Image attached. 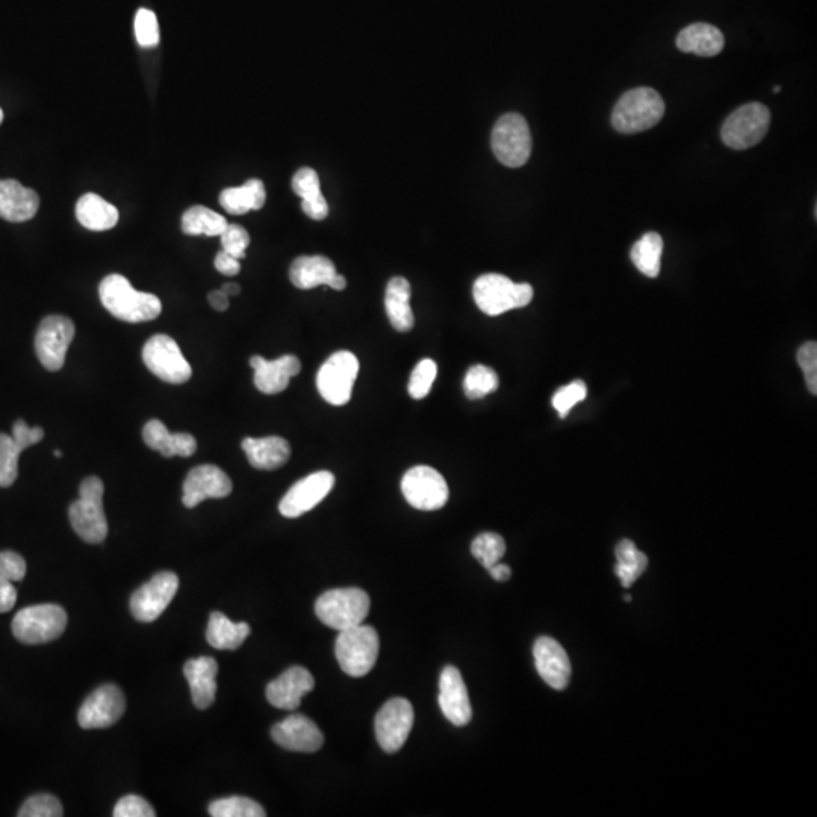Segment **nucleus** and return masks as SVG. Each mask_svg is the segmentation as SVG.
Returning a JSON list of instances; mask_svg holds the SVG:
<instances>
[{
  "label": "nucleus",
  "instance_id": "nucleus-1",
  "mask_svg": "<svg viewBox=\"0 0 817 817\" xmlns=\"http://www.w3.org/2000/svg\"><path fill=\"white\" fill-rule=\"evenodd\" d=\"M100 302L106 311L126 323H144L161 315V300L155 294L140 293L122 274H109L99 286Z\"/></svg>",
  "mask_w": 817,
  "mask_h": 817
},
{
  "label": "nucleus",
  "instance_id": "nucleus-2",
  "mask_svg": "<svg viewBox=\"0 0 817 817\" xmlns=\"http://www.w3.org/2000/svg\"><path fill=\"white\" fill-rule=\"evenodd\" d=\"M665 102L653 88L627 91L612 112V126L619 134L633 135L654 128L665 115Z\"/></svg>",
  "mask_w": 817,
  "mask_h": 817
},
{
  "label": "nucleus",
  "instance_id": "nucleus-3",
  "mask_svg": "<svg viewBox=\"0 0 817 817\" xmlns=\"http://www.w3.org/2000/svg\"><path fill=\"white\" fill-rule=\"evenodd\" d=\"M473 296L483 314L497 317L530 305L535 291L530 283H515L503 274L489 273L476 280Z\"/></svg>",
  "mask_w": 817,
  "mask_h": 817
},
{
  "label": "nucleus",
  "instance_id": "nucleus-4",
  "mask_svg": "<svg viewBox=\"0 0 817 817\" xmlns=\"http://www.w3.org/2000/svg\"><path fill=\"white\" fill-rule=\"evenodd\" d=\"M105 486L99 477H88L79 488V500L70 506L73 530L82 541L100 544L108 536V521L103 510Z\"/></svg>",
  "mask_w": 817,
  "mask_h": 817
},
{
  "label": "nucleus",
  "instance_id": "nucleus-5",
  "mask_svg": "<svg viewBox=\"0 0 817 817\" xmlns=\"http://www.w3.org/2000/svg\"><path fill=\"white\" fill-rule=\"evenodd\" d=\"M380 639L377 631L368 625L339 631L335 642V656L345 674L353 678L365 677L376 665Z\"/></svg>",
  "mask_w": 817,
  "mask_h": 817
},
{
  "label": "nucleus",
  "instance_id": "nucleus-6",
  "mask_svg": "<svg viewBox=\"0 0 817 817\" xmlns=\"http://www.w3.org/2000/svg\"><path fill=\"white\" fill-rule=\"evenodd\" d=\"M370 606V597L362 589H333L318 598L315 613L324 625L342 631L364 624Z\"/></svg>",
  "mask_w": 817,
  "mask_h": 817
},
{
  "label": "nucleus",
  "instance_id": "nucleus-7",
  "mask_svg": "<svg viewBox=\"0 0 817 817\" xmlns=\"http://www.w3.org/2000/svg\"><path fill=\"white\" fill-rule=\"evenodd\" d=\"M66 610L56 604H38L20 610L13 619V633L26 645H40L58 639L67 627Z\"/></svg>",
  "mask_w": 817,
  "mask_h": 817
},
{
  "label": "nucleus",
  "instance_id": "nucleus-8",
  "mask_svg": "<svg viewBox=\"0 0 817 817\" xmlns=\"http://www.w3.org/2000/svg\"><path fill=\"white\" fill-rule=\"evenodd\" d=\"M491 146L495 158L506 167L519 168L527 164L533 147L529 123L516 112L503 115L492 129Z\"/></svg>",
  "mask_w": 817,
  "mask_h": 817
},
{
  "label": "nucleus",
  "instance_id": "nucleus-9",
  "mask_svg": "<svg viewBox=\"0 0 817 817\" xmlns=\"http://www.w3.org/2000/svg\"><path fill=\"white\" fill-rule=\"evenodd\" d=\"M769 125L771 112L763 103H746L725 120L721 131L722 141L730 149H751L766 137Z\"/></svg>",
  "mask_w": 817,
  "mask_h": 817
},
{
  "label": "nucleus",
  "instance_id": "nucleus-10",
  "mask_svg": "<svg viewBox=\"0 0 817 817\" xmlns=\"http://www.w3.org/2000/svg\"><path fill=\"white\" fill-rule=\"evenodd\" d=\"M143 362L150 373L171 385H182L193 376V368L185 359L178 342L168 335H155L146 342Z\"/></svg>",
  "mask_w": 817,
  "mask_h": 817
},
{
  "label": "nucleus",
  "instance_id": "nucleus-11",
  "mask_svg": "<svg viewBox=\"0 0 817 817\" xmlns=\"http://www.w3.org/2000/svg\"><path fill=\"white\" fill-rule=\"evenodd\" d=\"M358 374V358L347 350L336 352L318 371V392L332 406H344L352 398Z\"/></svg>",
  "mask_w": 817,
  "mask_h": 817
},
{
  "label": "nucleus",
  "instance_id": "nucleus-12",
  "mask_svg": "<svg viewBox=\"0 0 817 817\" xmlns=\"http://www.w3.org/2000/svg\"><path fill=\"white\" fill-rule=\"evenodd\" d=\"M75 323L63 315H49L35 333V353L46 370L60 371L75 338Z\"/></svg>",
  "mask_w": 817,
  "mask_h": 817
},
{
  "label": "nucleus",
  "instance_id": "nucleus-13",
  "mask_svg": "<svg viewBox=\"0 0 817 817\" xmlns=\"http://www.w3.org/2000/svg\"><path fill=\"white\" fill-rule=\"evenodd\" d=\"M401 492L414 509L439 510L447 504L450 489L441 473L432 466H414L401 480Z\"/></svg>",
  "mask_w": 817,
  "mask_h": 817
},
{
  "label": "nucleus",
  "instance_id": "nucleus-14",
  "mask_svg": "<svg viewBox=\"0 0 817 817\" xmlns=\"http://www.w3.org/2000/svg\"><path fill=\"white\" fill-rule=\"evenodd\" d=\"M414 707L404 698H392L379 710L374 722L377 742L389 754L400 751L414 727Z\"/></svg>",
  "mask_w": 817,
  "mask_h": 817
},
{
  "label": "nucleus",
  "instance_id": "nucleus-15",
  "mask_svg": "<svg viewBox=\"0 0 817 817\" xmlns=\"http://www.w3.org/2000/svg\"><path fill=\"white\" fill-rule=\"evenodd\" d=\"M178 589V575L170 571L159 572L132 595V615L137 621H156L165 612Z\"/></svg>",
  "mask_w": 817,
  "mask_h": 817
},
{
  "label": "nucleus",
  "instance_id": "nucleus-16",
  "mask_svg": "<svg viewBox=\"0 0 817 817\" xmlns=\"http://www.w3.org/2000/svg\"><path fill=\"white\" fill-rule=\"evenodd\" d=\"M125 710L122 690L114 684H103L85 699L79 709L78 722L84 730L108 728L125 715Z\"/></svg>",
  "mask_w": 817,
  "mask_h": 817
},
{
  "label": "nucleus",
  "instance_id": "nucleus-17",
  "mask_svg": "<svg viewBox=\"0 0 817 817\" xmlns=\"http://www.w3.org/2000/svg\"><path fill=\"white\" fill-rule=\"evenodd\" d=\"M335 486V476L329 471H318L299 480L286 492L279 504L280 513L285 518H299L317 507Z\"/></svg>",
  "mask_w": 817,
  "mask_h": 817
},
{
  "label": "nucleus",
  "instance_id": "nucleus-18",
  "mask_svg": "<svg viewBox=\"0 0 817 817\" xmlns=\"http://www.w3.org/2000/svg\"><path fill=\"white\" fill-rule=\"evenodd\" d=\"M232 489V480L218 466H196L185 479L182 501L185 507L193 509L209 498L227 497Z\"/></svg>",
  "mask_w": 817,
  "mask_h": 817
},
{
  "label": "nucleus",
  "instance_id": "nucleus-19",
  "mask_svg": "<svg viewBox=\"0 0 817 817\" xmlns=\"http://www.w3.org/2000/svg\"><path fill=\"white\" fill-rule=\"evenodd\" d=\"M439 707L445 718L456 725L465 727L473 719L470 696L459 669L445 666L439 680Z\"/></svg>",
  "mask_w": 817,
  "mask_h": 817
},
{
  "label": "nucleus",
  "instance_id": "nucleus-20",
  "mask_svg": "<svg viewBox=\"0 0 817 817\" xmlns=\"http://www.w3.org/2000/svg\"><path fill=\"white\" fill-rule=\"evenodd\" d=\"M314 687V675L303 666H293L268 684V703L280 710L299 709L303 696L312 692Z\"/></svg>",
  "mask_w": 817,
  "mask_h": 817
},
{
  "label": "nucleus",
  "instance_id": "nucleus-21",
  "mask_svg": "<svg viewBox=\"0 0 817 817\" xmlns=\"http://www.w3.org/2000/svg\"><path fill=\"white\" fill-rule=\"evenodd\" d=\"M271 737L288 751L317 752L324 745V736L314 721L305 715H291L274 725Z\"/></svg>",
  "mask_w": 817,
  "mask_h": 817
},
{
  "label": "nucleus",
  "instance_id": "nucleus-22",
  "mask_svg": "<svg viewBox=\"0 0 817 817\" xmlns=\"http://www.w3.org/2000/svg\"><path fill=\"white\" fill-rule=\"evenodd\" d=\"M536 669L542 680L556 690H563L571 680V662L562 645L551 637H539L535 648Z\"/></svg>",
  "mask_w": 817,
  "mask_h": 817
},
{
  "label": "nucleus",
  "instance_id": "nucleus-23",
  "mask_svg": "<svg viewBox=\"0 0 817 817\" xmlns=\"http://www.w3.org/2000/svg\"><path fill=\"white\" fill-rule=\"evenodd\" d=\"M250 367L255 370V385L262 394L274 395L285 391L293 377L299 376L302 370L299 358L293 355L280 356L274 361H267L261 356L250 359Z\"/></svg>",
  "mask_w": 817,
  "mask_h": 817
},
{
  "label": "nucleus",
  "instance_id": "nucleus-24",
  "mask_svg": "<svg viewBox=\"0 0 817 817\" xmlns=\"http://www.w3.org/2000/svg\"><path fill=\"white\" fill-rule=\"evenodd\" d=\"M40 208V197L13 179L0 181V218L11 223L31 220Z\"/></svg>",
  "mask_w": 817,
  "mask_h": 817
},
{
  "label": "nucleus",
  "instance_id": "nucleus-25",
  "mask_svg": "<svg viewBox=\"0 0 817 817\" xmlns=\"http://www.w3.org/2000/svg\"><path fill=\"white\" fill-rule=\"evenodd\" d=\"M184 674L191 687V696L197 709L211 707L217 693L218 665L212 657H199L185 663Z\"/></svg>",
  "mask_w": 817,
  "mask_h": 817
},
{
  "label": "nucleus",
  "instance_id": "nucleus-26",
  "mask_svg": "<svg viewBox=\"0 0 817 817\" xmlns=\"http://www.w3.org/2000/svg\"><path fill=\"white\" fill-rule=\"evenodd\" d=\"M250 465L256 470L273 471L285 465L291 456V447L280 436L267 438H246L241 444Z\"/></svg>",
  "mask_w": 817,
  "mask_h": 817
},
{
  "label": "nucleus",
  "instance_id": "nucleus-27",
  "mask_svg": "<svg viewBox=\"0 0 817 817\" xmlns=\"http://www.w3.org/2000/svg\"><path fill=\"white\" fill-rule=\"evenodd\" d=\"M143 439L147 447L159 451L164 457H190L196 453L197 441L190 433H170L164 423L150 420L144 426Z\"/></svg>",
  "mask_w": 817,
  "mask_h": 817
},
{
  "label": "nucleus",
  "instance_id": "nucleus-28",
  "mask_svg": "<svg viewBox=\"0 0 817 817\" xmlns=\"http://www.w3.org/2000/svg\"><path fill=\"white\" fill-rule=\"evenodd\" d=\"M412 289L404 277H392L386 286V315L397 332H411L415 326V315L411 308Z\"/></svg>",
  "mask_w": 817,
  "mask_h": 817
},
{
  "label": "nucleus",
  "instance_id": "nucleus-29",
  "mask_svg": "<svg viewBox=\"0 0 817 817\" xmlns=\"http://www.w3.org/2000/svg\"><path fill=\"white\" fill-rule=\"evenodd\" d=\"M724 46V35L716 26L709 25V23H695V25L687 26L677 37V47L681 52L706 56V58L719 55Z\"/></svg>",
  "mask_w": 817,
  "mask_h": 817
},
{
  "label": "nucleus",
  "instance_id": "nucleus-30",
  "mask_svg": "<svg viewBox=\"0 0 817 817\" xmlns=\"http://www.w3.org/2000/svg\"><path fill=\"white\" fill-rule=\"evenodd\" d=\"M333 262L326 256H300L289 268V279L299 289H312L330 285L336 276Z\"/></svg>",
  "mask_w": 817,
  "mask_h": 817
},
{
  "label": "nucleus",
  "instance_id": "nucleus-31",
  "mask_svg": "<svg viewBox=\"0 0 817 817\" xmlns=\"http://www.w3.org/2000/svg\"><path fill=\"white\" fill-rule=\"evenodd\" d=\"M76 218L88 230L103 232L119 223V209L97 194L88 193L76 203Z\"/></svg>",
  "mask_w": 817,
  "mask_h": 817
},
{
  "label": "nucleus",
  "instance_id": "nucleus-32",
  "mask_svg": "<svg viewBox=\"0 0 817 817\" xmlns=\"http://www.w3.org/2000/svg\"><path fill=\"white\" fill-rule=\"evenodd\" d=\"M267 191L264 182L259 179H250L241 187L226 188L221 191L220 205L224 211L232 215H244L250 211H258L265 205Z\"/></svg>",
  "mask_w": 817,
  "mask_h": 817
},
{
  "label": "nucleus",
  "instance_id": "nucleus-33",
  "mask_svg": "<svg viewBox=\"0 0 817 817\" xmlns=\"http://www.w3.org/2000/svg\"><path fill=\"white\" fill-rule=\"evenodd\" d=\"M250 625L247 622H232L226 615L214 612L209 618L206 639L215 650L235 651L249 637Z\"/></svg>",
  "mask_w": 817,
  "mask_h": 817
},
{
  "label": "nucleus",
  "instance_id": "nucleus-34",
  "mask_svg": "<svg viewBox=\"0 0 817 817\" xmlns=\"http://www.w3.org/2000/svg\"><path fill=\"white\" fill-rule=\"evenodd\" d=\"M662 255L663 240L656 232L645 233L631 249V261L640 273L651 279H656L660 274Z\"/></svg>",
  "mask_w": 817,
  "mask_h": 817
},
{
  "label": "nucleus",
  "instance_id": "nucleus-35",
  "mask_svg": "<svg viewBox=\"0 0 817 817\" xmlns=\"http://www.w3.org/2000/svg\"><path fill=\"white\" fill-rule=\"evenodd\" d=\"M616 568L615 572L621 580L624 588H631L634 581L644 574L648 566L647 554L637 550L636 545L630 539H624L616 545Z\"/></svg>",
  "mask_w": 817,
  "mask_h": 817
},
{
  "label": "nucleus",
  "instance_id": "nucleus-36",
  "mask_svg": "<svg viewBox=\"0 0 817 817\" xmlns=\"http://www.w3.org/2000/svg\"><path fill=\"white\" fill-rule=\"evenodd\" d=\"M227 220L223 215L206 206H193L182 217V230L191 237L205 235V237H220L227 227Z\"/></svg>",
  "mask_w": 817,
  "mask_h": 817
},
{
  "label": "nucleus",
  "instance_id": "nucleus-37",
  "mask_svg": "<svg viewBox=\"0 0 817 817\" xmlns=\"http://www.w3.org/2000/svg\"><path fill=\"white\" fill-rule=\"evenodd\" d=\"M26 447L13 435L0 433V488H10L19 477V457Z\"/></svg>",
  "mask_w": 817,
  "mask_h": 817
},
{
  "label": "nucleus",
  "instance_id": "nucleus-38",
  "mask_svg": "<svg viewBox=\"0 0 817 817\" xmlns=\"http://www.w3.org/2000/svg\"><path fill=\"white\" fill-rule=\"evenodd\" d=\"M500 385L497 373L486 365H474L463 380V391L470 400H480L497 391Z\"/></svg>",
  "mask_w": 817,
  "mask_h": 817
},
{
  "label": "nucleus",
  "instance_id": "nucleus-39",
  "mask_svg": "<svg viewBox=\"0 0 817 817\" xmlns=\"http://www.w3.org/2000/svg\"><path fill=\"white\" fill-rule=\"evenodd\" d=\"M209 814L214 817H265L264 808L250 798L230 796L217 799L209 805Z\"/></svg>",
  "mask_w": 817,
  "mask_h": 817
},
{
  "label": "nucleus",
  "instance_id": "nucleus-40",
  "mask_svg": "<svg viewBox=\"0 0 817 817\" xmlns=\"http://www.w3.org/2000/svg\"><path fill=\"white\" fill-rule=\"evenodd\" d=\"M471 553L486 569H489L503 559L506 553V542L497 533H482L471 544Z\"/></svg>",
  "mask_w": 817,
  "mask_h": 817
},
{
  "label": "nucleus",
  "instance_id": "nucleus-41",
  "mask_svg": "<svg viewBox=\"0 0 817 817\" xmlns=\"http://www.w3.org/2000/svg\"><path fill=\"white\" fill-rule=\"evenodd\" d=\"M436 376H438V365L432 359H423L418 362L417 367L412 371L411 380L407 391L411 394L414 400H423L429 395L433 383H435Z\"/></svg>",
  "mask_w": 817,
  "mask_h": 817
},
{
  "label": "nucleus",
  "instance_id": "nucleus-42",
  "mask_svg": "<svg viewBox=\"0 0 817 817\" xmlns=\"http://www.w3.org/2000/svg\"><path fill=\"white\" fill-rule=\"evenodd\" d=\"M64 814L60 799L53 795H35L20 808V817H61Z\"/></svg>",
  "mask_w": 817,
  "mask_h": 817
},
{
  "label": "nucleus",
  "instance_id": "nucleus-43",
  "mask_svg": "<svg viewBox=\"0 0 817 817\" xmlns=\"http://www.w3.org/2000/svg\"><path fill=\"white\" fill-rule=\"evenodd\" d=\"M586 395H588V388H586L585 382L577 380V382L563 386L554 394L553 407L560 418H566L575 404L586 400Z\"/></svg>",
  "mask_w": 817,
  "mask_h": 817
},
{
  "label": "nucleus",
  "instance_id": "nucleus-44",
  "mask_svg": "<svg viewBox=\"0 0 817 817\" xmlns=\"http://www.w3.org/2000/svg\"><path fill=\"white\" fill-rule=\"evenodd\" d=\"M135 37L144 49H152L159 43V25L153 11L141 8L135 16Z\"/></svg>",
  "mask_w": 817,
  "mask_h": 817
},
{
  "label": "nucleus",
  "instance_id": "nucleus-45",
  "mask_svg": "<svg viewBox=\"0 0 817 817\" xmlns=\"http://www.w3.org/2000/svg\"><path fill=\"white\" fill-rule=\"evenodd\" d=\"M223 250L233 258H246V250L250 244V235L240 224H227L226 229L220 235Z\"/></svg>",
  "mask_w": 817,
  "mask_h": 817
},
{
  "label": "nucleus",
  "instance_id": "nucleus-46",
  "mask_svg": "<svg viewBox=\"0 0 817 817\" xmlns=\"http://www.w3.org/2000/svg\"><path fill=\"white\" fill-rule=\"evenodd\" d=\"M293 190L300 199L312 200L323 196L321 193L320 176L314 168L303 167L294 174Z\"/></svg>",
  "mask_w": 817,
  "mask_h": 817
},
{
  "label": "nucleus",
  "instance_id": "nucleus-47",
  "mask_svg": "<svg viewBox=\"0 0 817 817\" xmlns=\"http://www.w3.org/2000/svg\"><path fill=\"white\" fill-rule=\"evenodd\" d=\"M798 365L804 371L805 382L811 394H817V344L816 342H805L798 350Z\"/></svg>",
  "mask_w": 817,
  "mask_h": 817
},
{
  "label": "nucleus",
  "instance_id": "nucleus-48",
  "mask_svg": "<svg viewBox=\"0 0 817 817\" xmlns=\"http://www.w3.org/2000/svg\"><path fill=\"white\" fill-rule=\"evenodd\" d=\"M115 817H155L152 805L137 795H128L120 799L114 808Z\"/></svg>",
  "mask_w": 817,
  "mask_h": 817
},
{
  "label": "nucleus",
  "instance_id": "nucleus-49",
  "mask_svg": "<svg viewBox=\"0 0 817 817\" xmlns=\"http://www.w3.org/2000/svg\"><path fill=\"white\" fill-rule=\"evenodd\" d=\"M26 575V562L14 551L0 553V578L11 581H22Z\"/></svg>",
  "mask_w": 817,
  "mask_h": 817
},
{
  "label": "nucleus",
  "instance_id": "nucleus-50",
  "mask_svg": "<svg viewBox=\"0 0 817 817\" xmlns=\"http://www.w3.org/2000/svg\"><path fill=\"white\" fill-rule=\"evenodd\" d=\"M13 438L29 448L44 438V430L41 427H29L25 421L17 420L13 427Z\"/></svg>",
  "mask_w": 817,
  "mask_h": 817
},
{
  "label": "nucleus",
  "instance_id": "nucleus-51",
  "mask_svg": "<svg viewBox=\"0 0 817 817\" xmlns=\"http://www.w3.org/2000/svg\"><path fill=\"white\" fill-rule=\"evenodd\" d=\"M302 209L309 218L315 221L326 220L327 215H329V205H327L324 196L312 200H303Z\"/></svg>",
  "mask_w": 817,
  "mask_h": 817
},
{
  "label": "nucleus",
  "instance_id": "nucleus-52",
  "mask_svg": "<svg viewBox=\"0 0 817 817\" xmlns=\"http://www.w3.org/2000/svg\"><path fill=\"white\" fill-rule=\"evenodd\" d=\"M215 268L224 276H237L241 271L240 259L233 258L229 253L220 252L215 256Z\"/></svg>",
  "mask_w": 817,
  "mask_h": 817
},
{
  "label": "nucleus",
  "instance_id": "nucleus-53",
  "mask_svg": "<svg viewBox=\"0 0 817 817\" xmlns=\"http://www.w3.org/2000/svg\"><path fill=\"white\" fill-rule=\"evenodd\" d=\"M17 591L11 581L0 578V613H7L16 606Z\"/></svg>",
  "mask_w": 817,
  "mask_h": 817
},
{
  "label": "nucleus",
  "instance_id": "nucleus-54",
  "mask_svg": "<svg viewBox=\"0 0 817 817\" xmlns=\"http://www.w3.org/2000/svg\"><path fill=\"white\" fill-rule=\"evenodd\" d=\"M208 300L209 305H211L215 311L224 312L229 308V296H226L221 289H215V291L209 293Z\"/></svg>",
  "mask_w": 817,
  "mask_h": 817
},
{
  "label": "nucleus",
  "instance_id": "nucleus-55",
  "mask_svg": "<svg viewBox=\"0 0 817 817\" xmlns=\"http://www.w3.org/2000/svg\"><path fill=\"white\" fill-rule=\"evenodd\" d=\"M489 574L494 580L497 581H506L509 580L510 575H512V569L509 568L507 565H503V563H495L494 566L488 569Z\"/></svg>",
  "mask_w": 817,
  "mask_h": 817
},
{
  "label": "nucleus",
  "instance_id": "nucleus-56",
  "mask_svg": "<svg viewBox=\"0 0 817 817\" xmlns=\"http://www.w3.org/2000/svg\"><path fill=\"white\" fill-rule=\"evenodd\" d=\"M221 291H223L226 296L233 297L241 293V288L237 283H224V285L221 286Z\"/></svg>",
  "mask_w": 817,
  "mask_h": 817
},
{
  "label": "nucleus",
  "instance_id": "nucleus-57",
  "mask_svg": "<svg viewBox=\"0 0 817 817\" xmlns=\"http://www.w3.org/2000/svg\"><path fill=\"white\" fill-rule=\"evenodd\" d=\"M329 286L332 289H336V291H342V289H345V286H347V280H345V277L341 276V274H336Z\"/></svg>",
  "mask_w": 817,
  "mask_h": 817
},
{
  "label": "nucleus",
  "instance_id": "nucleus-58",
  "mask_svg": "<svg viewBox=\"0 0 817 817\" xmlns=\"http://www.w3.org/2000/svg\"><path fill=\"white\" fill-rule=\"evenodd\" d=\"M2 120H4V111L0 109V123H2Z\"/></svg>",
  "mask_w": 817,
  "mask_h": 817
},
{
  "label": "nucleus",
  "instance_id": "nucleus-59",
  "mask_svg": "<svg viewBox=\"0 0 817 817\" xmlns=\"http://www.w3.org/2000/svg\"><path fill=\"white\" fill-rule=\"evenodd\" d=\"M55 456H56V457H61V456H63V453H61V451H60V450H56V451H55Z\"/></svg>",
  "mask_w": 817,
  "mask_h": 817
},
{
  "label": "nucleus",
  "instance_id": "nucleus-60",
  "mask_svg": "<svg viewBox=\"0 0 817 817\" xmlns=\"http://www.w3.org/2000/svg\"><path fill=\"white\" fill-rule=\"evenodd\" d=\"M781 87L774 88V93H780Z\"/></svg>",
  "mask_w": 817,
  "mask_h": 817
}]
</instances>
